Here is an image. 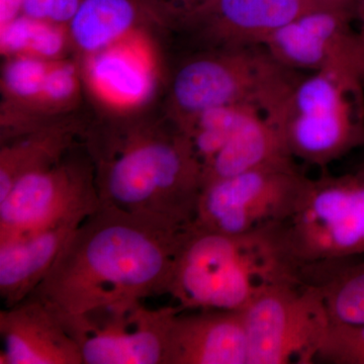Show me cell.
<instances>
[{"label":"cell","instance_id":"6da1fadb","mask_svg":"<svg viewBox=\"0 0 364 364\" xmlns=\"http://www.w3.org/2000/svg\"><path fill=\"white\" fill-rule=\"evenodd\" d=\"M186 228L100 203L72 232L31 294L53 312L78 314L168 294Z\"/></svg>","mask_w":364,"mask_h":364},{"label":"cell","instance_id":"7a4b0ae2","mask_svg":"<svg viewBox=\"0 0 364 364\" xmlns=\"http://www.w3.org/2000/svg\"><path fill=\"white\" fill-rule=\"evenodd\" d=\"M88 151L100 203L177 226L195 222L203 167L176 127L112 130L90 136Z\"/></svg>","mask_w":364,"mask_h":364},{"label":"cell","instance_id":"3957f363","mask_svg":"<svg viewBox=\"0 0 364 364\" xmlns=\"http://www.w3.org/2000/svg\"><path fill=\"white\" fill-rule=\"evenodd\" d=\"M298 279L269 229L231 235L191 224L184 231L170 282L181 311L242 310L269 282Z\"/></svg>","mask_w":364,"mask_h":364},{"label":"cell","instance_id":"277c9868","mask_svg":"<svg viewBox=\"0 0 364 364\" xmlns=\"http://www.w3.org/2000/svg\"><path fill=\"white\" fill-rule=\"evenodd\" d=\"M270 233L282 258L304 282L364 255V166L309 178L296 212Z\"/></svg>","mask_w":364,"mask_h":364},{"label":"cell","instance_id":"5b68a950","mask_svg":"<svg viewBox=\"0 0 364 364\" xmlns=\"http://www.w3.org/2000/svg\"><path fill=\"white\" fill-rule=\"evenodd\" d=\"M273 122L287 153L325 169L364 147V86L337 70L299 75Z\"/></svg>","mask_w":364,"mask_h":364},{"label":"cell","instance_id":"8992f818","mask_svg":"<svg viewBox=\"0 0 364 364\" xmlns=\"http://www.w3.org/2000/svg\"><path fill=\"white\" fill-rule=\"evenodd\" d=\"M299 75L263 45L212 50L177 71L171 88L174 123L205 109L238 104L255 105L272 117Z\"/></svg>","mask_w":364,"mask_h":364},{"label":"cell","instance_id":"52a82bcc","mask_svg":"<svg viewBox=\"0 0 364 364\" xmlns=\"http://www.w3.org/2000/svg\"><path fill=\"white\" fill-rule=\"evenodd\" d=\"M248 364H311L331 323L322 291L298 279L264 284L242 309Z\"/></svg>","mask_w":364,"mask_h":364},{"label":"cell","instance_id":"ba28073f","mask_svg":"<svg viewBox=\"0 0 364 364\" xmlns=\"http://www.w3.org/2000/svg\"><path fill=\"white\" fill-rule=\"evenodd\" d=\"M308 181L296 162H287L208 182L193 225L231 235L270 229L296 212Z\"/></svg>","mask_w":364,"mask_h":364},{"label":"cell","instance_id":"9c48e42d","mask_svg":"<svg viewBox=\"0 0 364 364\" xmlns=\"http://www.w3.org/2000/svg\"><path fill=\"white\" fill-rule=\"evenodd\" d=\"M179 310L126 299L82 313H53L77 343L83 364H165L170 322Z\"/></svg>","mask_w":364,"mask_h":364},{"label":"cell","instance_id":"30bf717a","mask_svg":"<svg viewBox=\"0 0 364 364\" xmlns=\"http://www.w3.org/2000/svg\"><path fill=\"white\" fill-rule=\"evenodd\" d=\"M100 205L90 157L62 159L21 177L0 200V240L83 221Z\"/></svg>","mask_w":364,"mask_h":364},{"label":"cell","instance_id":"8fae6325","mask_svg":"<svg viewBox=\"0 0 364 364\" xmlns=\"http://www.w3.org/2000/svg\"><path fill=\"white\" fill-rule=\"evenodd\" d=\"M264 46L293 70L345 72L364 86V40L352 9L314 7L277 31Z\"/></svg>","mask_w":364,"mask_h":364},{"label":"cell","instance_id":"7c38bea8","mask_svg":"<svg viewBox=\"0 0 364 364\" xmlns=\"http://www.w3.org/2000/svg\"><path fill=\"white\" fill-rule=\"evenodd\" d=\"M314 7L309 0H210L181 26L200 33L214 49L264 46Z\"/></svg>","mask_w":364,"mask_h":364},{"label":"cell","instance_id":"4fadbf2b","mask_svg":"<svg viewBox=\"0 0 364 364\" xmlns=\"http://www.w3.org/2000/svg\"><path fill=\"white\" fill-rule=\"evenodd\" d=\"M135 31L116 44L86 56V82L93 97L114 111H131L149 100L157 63L150 41Z\"/></svg>","mask_w":364,"mask_h":364},{"label":"cell","instance_id":"5bb4252c","mask_svg":"<svg viewBox=\"0 0 364 364\" xmlns=\"http://www.w3.org/2000/svg\"><path fill=\"white\" fill-rule=\"evenodd\" d=\"M165 364H248L242 310L177 311L169 325Z\"/></svg>","mask_w":364,"mask_h":364},{"label":"cell","instance_id":"9a60e30c","mask_svg":"<svg viewBox=\"0 0 364 364\" xmlns=\"http://www.w3.org/2000/svg\"><path fill=\"white\" fill-rule=\"evenodd\" d=\"M1 364H83L82 355L51 309L30 296L0 313Z\"/></svg>","mask_w":364,"mask_h":364},{"label":"cell","instance_id":"2e32d148","mask_svg":"<svg viewBox=\"0 0 364 364\" xmlns=\"http://www.w3.org/2000/svg\"><path fill=\"white\" fill-rule=\"evenodd\" d=\"M81 222L62 223L0 240V296L6 308L21 303L37 289Z\"/></svg>","mask_w":364,"mask_h":364},{"label":"cell","instance_id":"e0dca14e","mask_svg":"<svg viewBox=\"0 0 364 364\" xmlns=\"http://www.w3.org/2000/svg\"><path fill=\"white\" fill-rule=\"evenodd\" d=\"M287 162L296 161L287 153L277 124L267 112L255 109L205 167L203 186L248 170Z\"/></svg>","mask_w":364,"mask_h":364},{"label":"cell","instance_id":"ac0fdd59","mask_svg":"<svg viewBox=\"0 0 364 364\" xmlns=\"http://www.w3.org/2000/svg\"><path fill=\"white\" fill-rule=\"evenodd\" d=\"M147 16L152 14L142 0H82L67 30L72 43L88 56L139 30Z\"/></svg>","mask_w":364,"mask_h":364},{"label":"cell","instance_id":"d6986e66","mask_svg":"<svg viewBox=\"0 0 364 364\" xmlns=\"http://www.w3.org/2000/svg\"><path fill=\"white\" fill-rule=\"evenodd\" d=\"M72 139L70 129L42 127L4 141L0 151V200L21 177L61 161Z\"/></svg>","mask_w":364,"mask_h":364},{"label":"cell","instance_id":"ffe728a7","mask_svg":"<svg viewBox=\"0 0 364 364\" xmlns=\"http://www.w3.org/2000/svg\"><path fill=\"white\" fill-rule=\"evenodd\" d=\"M313 286L322 291L333 322L364 324V260L334 265L325 270Z\"/></svg>","mask_w":364,"mask_h":364},{"label":"cell","instance_id":"44dd1931","mask_svg":"<svg viewBox=\"0 0 364 364\" xmlns=\"http://www.w3.org/2000/svg\"><path fill=\"white\" fill-rule=\"evenodd\" d=\"M2 54L13 57L28 55L46 61L61 59L69 40L67 26L36 20L21 14L1 26Z\"/></svg>","mask_w":364,"mask_h":364},{"label":"cell","instance_id":"7402d4cb","mask_svg":"<svg viewBox=\"0 0 364 364\" xmlns=\"http://www.w3.org/2000/svg\"><path fill=\"white\" fill-rule=\"evenodd\" d=\"M50 63L28 55L9 57L2 76L4 91L13 100L37 105Z\"/></svg>","mask_w":364,"mask_h":364},{"label":"cell","instance_id":"603a6c76","mask_svg":"<svg viewBox=\"0 0 364 364\" xmlns=\"http://www.w3.org/2000/svg\"><path fill=\"white\" fill-rule=\"evenodd\" d=\"M315 361L330 364H364V324L331 321Z\"/></svg>","mask_w":364,"mask_h":364},{"label":"cell","instance_id":"cb8c5ba5","mask_svg":"<svg viewBox=\"0 0 364 364\" xmlns=\"http://www.w3.org/2000/svg\"><path fill=\"white\" fill-rule=\"evenodd\" d=\"M77 67L66 60H55L50 63L38 107L48 109L68 107L77 98L79 91Z\"/></svg>","mask_w":364,"mask_h":364},{"label":"cell","instance_id":"d4e9b609","mask_svg":"<svg viewBox=\"0 0 364 364\" xmlns=\"http://www.w3.org/2000/svg\"><path fill=\"white\" fill-rule=\"evenodd\" d=\"M82 0H21V14L36 20L68 25Z\"/></svg>","mask_w":364,"mask_h":364},{"label":"cell","instance_id":"484cf974","mask_svg":"<svg viewBox=\"0 0 364 364\" xmlns=\"http://www.w3.org/2000/svg\"><path fill=\"white\" fill-rule=\"evenodd\" d=\"M148 11L159 20L181 25L191 14L210 0H142Z\"/></svg>","mask_w":364,"mask_h":364},{"label":"cell","instance_id":"4316f807","mask_svg":"<svg viewBox=\"0 0 364 364\" xmlns=\"http://www.w3.org/2000/svg\"><path fill=\"white\" fill-rule=\"evenodd\" d=\"M354 25L364 40V0H355L353 6Z\"/></svg>","mask_w":364,"mask_h":364},{"label":"cell","instance_id":"83f0119b","mask_svg":"<svg viewBox=\"0 0 364 364\" xmlns=\"http://www.w3.org/2000/svg\"><path fill=\"white\" fill-rule=\"evenodd\" d=\"M317 6L323 7H341L353 11L355 0H309Z\"/></svg>","mask_w":364,"mask_h":364}]
</instances>
